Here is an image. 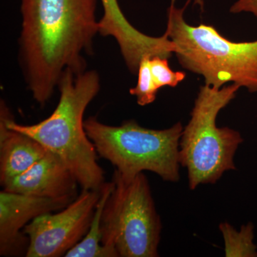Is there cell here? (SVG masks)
<instances>
[{
    "label": "cell",
    "instance_id": "9",
    "mask_svg": "<svg viewBox=\"0 0 257 257\" xmlns=\"http://www.w3.org/2000/svg\"><path fill=\"white\" fill-rule=\"evenodd\" d=\"M104 15L99 21L101 36L114 37L130 70L138 72L145 57L155 56L170 58L175 46L167 33L159 37L145 35L128 23L120 9L118 0H101Z\"/></svg>",
    "mask_w": 257,
    "mask_h": 257
},
{
    "label": "cell",
    "instance_id": "16",
    "mask_svg": "<svg viewBox=\"0 0 257 257\" xmlns=\"http://www.w3.org/2000/svg\"><path fill=\"white\" fill-rule=\"evenodd\" d=\"M230 12L231 13H250L257 18V0H238L232 5Z\"/></svg>",
    "mask_w": 257,
    "mask_h": 257
},
{
    "label": "cell",
    "instance_id": "10",
    "mask_svg": "<svg viewBox=\"0 0 257 257\" xmlns=\"http://www.w3.org/2000/svg\"><path fill=\"white\" fill-rule=\"evenodd\" d=\"M77 184L63 161L48 151L28 170L2 187L8 192L39 197H77Z\"/></svg>",
    "mask_w": 257,
    "mask_h": 257
},
{
    "label": "cell",
    "instance_id": "14",
    "mask_svg": "<svg viewBox=\"0 0 257 257\" xmlns=\"http://www.w3.org/2000/svg\"><path fill=\"white\" fill-rule=\"evenodd\" d=\"M150 58L151 57H145L140 62L138 71V84L130 89V94L136 96L140 106L148 105L154 102L156 99L157 92L160 90L152 76Z\"/></svg>",
    "mask_w": 257,
    "mask_h": 257
},
{
    "label": "cell",
    "instance_id": "2",
    "mask_svg": "<svg viewBox=\"0 0 257 257\" xmlns=\"http://www.w3.org/2000/svg\"><path fill=\"white\" fill-rule=\"evenodd\" d=\"M57 87L60 92L58 104L43 121L18 124L4 102L1 103L0 118L11 130L28 135L60 157L82 189L99 190L105 183L104 172L83 119L87 106L100 89L99 75L95 71L75 73L68 69L62 74Z\"/></svg>",
    "mask_w": 257,
    "mask_h": 257
},
{
    "label": "cell",
    "instance_id": "4",
    "mask_svg": "<svg viewBox=\"0 0 257 257\" xmlns=\"http://www.w3.org/2000/svg\"><path fill=\"white\" fill-rule=\"evenodd\" d=\"M239 88L235 84L220 89L204 84L199 89L179 141V163L187 168L192 190L202 184H215L225 172L236 169L234 155L243 138L232 128L218 127L216 121Z\"/></svg>",
    "mask_w": 257,
    "mask_h": 257
},
{
    "label": "cell",
    "instance_id": "13",
    "mask_svg": "<svg viewBox=\"0 0 257 257\" xmlns=\"http://www.w3.org/2000/svg\"><path fill=\"white\" fill-rule=\"evenodd\" d=\"M219 229L224 239L225 256H257L256 246L253 243L252 224L242 226L240 231H237L231 225L225 222L220 224Z\"/></svg>",
    "mask_w": 257,
    "mask_h": 257
},
{
    "label": "cell",
    "instance_id": "12",
    "mask_svg": "<svg viewBox=\"0 0 257 257\" xmlns=\"http://www.w3.org/2000/svg\"><path fill=\"white\" fill-rule=\"evenodd\" d=\"M114 182L103 184L101 196L96 204L92 222L87 234L66 253V257H119L114 248L101 243V221L103 209L114 189Z\"/></svg>",
    "mask_w": 257,
    "mask_h": 257
},
{
    "label": "cell",
    "instance_id": "15",
    "mask_svg": "<svg viewBox=\"0 0 257 257\" xmlns=\"http://www.w3.org/2000/svg\"><path fill=\"white\" fill-rule=\"evenodd\" d=\"M150 68L155 84L159 89L168 86L175 87L186 77L184 72H174L169 65L168 58L155 56L150 60Z\"/></svg>",
    "mask_w": 257,
    "mask_h": 257
},
{
    "label": "cell",
    "instance_id": "1",
    "mask_svg": "<svg viewBox=\"0 0 257 257\" xmlns=\"http://www.w3.org/2000/svg\"><path fill=\"white\" fill-rule=\"evenodd\" d=\"M97 0H21L20 58L32 96L50 100L66 70L84 71L82 53L99 32Z\"/></svg>",
    "mask_w": 257,
    "mask_h": 257
},
{
    "label": "cell",
    "instance_id": "8",
    "mask_svg": "<svg viewBox=\"0 0 257 257\" xmlns=\"http://www.w3.org/2000/svg\"><path fill=\"white\" fill-rule=\"evenodd\" d=\"M76 197H39L8 192H0V255H26L29 245L24 228L37 216L60 211Z\"/></svg>",
    "mask_w": 257,
    "mask_h": 257
},
{
    "label": "cell",
    "instance_id": "11",
    "mask_svg": "<svg viewBox=\"0 0 257 257\" xmlns=\"http://www.w3.org/2000/svg\"><path fill=\"white\" fill-rule=\"evenodd\" d=\"M33 138L7 126L0 118V183L21 175L47 153Z\"/></svg>",
    "mask_w": 257,
    "mask_h": 257
},
{
    "label": "cell",
    "instance_id": "7",
    "mask_svg": "<svg viewBox=\"0 0 257 257\" xmlns=\"http://www.w3.org/2000/svg\"><path fill=\"white\" fill-rule=\"evenodd\" d=\"M100 196L101 189H82L59 212L42 214L26 225L23 233L28 237L29 245L25 256H65L87 234Z\"/></svg>",
    "mask_w": 257,
    "mask_h": 257
},
{
    "label": "cell",
    "instance_id": "5",
    "mask_svg": "<svg viewBox=\"0 0 257 257\" xmlns=\"http://www.w3.org/2000/svg\"><path fill=\"white\" fill-rule=\"evenodd\" d=\"M84 125L97 155L114 165L115 172L124 180H131L144 171L154 172L167 182L179 180L182 123L156 130L143 127L134 120L110 126L91 116Z\"/></svg>",
    "mask_w": 257,
    "mask_h": 257
},
{
    "label": "cell",
    "instance_id": "3",
    "mask_svg": "<svg viewBox=\"0 0 257 257\" xmlns=\"http://www.w3.org/2000/svg\"><path fill=\"white\" fill-rule=\"evenodd\" d=\"M184 10L172 1L165 32L182 67L202 76L206 85L216 89L232 82L257 92V40L230 41L211 25L192 26L184 20Z\"/></svg>",
    "mask_w": 257,
    "mask_h": 257
},
{
    "label": "cell",
    "instance_id": "6",
    "mask_svg": "<svg viewBox=\"0 0 257 257\" xmlns=\"http://www.w3.org/2000/svg\"><path fill=\"white\" fill-rule=\"evenodd\" d=\"M114 189L101 216V243L119 257H157L162 230L148 180L143 172L124 180L116 172Z\"/></svg>",
    "mask_w": 257,
    "mask_h": 257
}]
</instances>
